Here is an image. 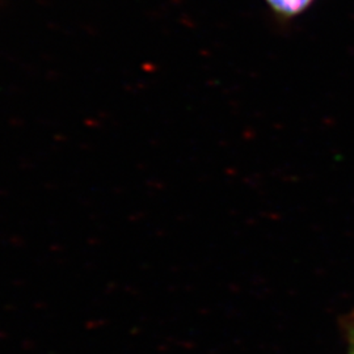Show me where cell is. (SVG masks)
<instances>
[{"instance_id": "7a4b0ae2", "label": "cell", "mask_w": 354, "mask_h": 354, "mask_svg": "<svg viewBox=\"0 0 354 354\" xmlns=\"http://www.w3.org/2000/svg\"><path fill=\"white\" fill-rule=\"evenodd\" d=\"M352 354H354V349H353V352H352Z\"/></svg>"}, {"instance_id": "6da1fadb", "label": "cell", "mask_w": 354, "mask_h": 354, "mask_svg": "<svg viewBox=\"0 0 354 354\" xmlns=\"http://www.w3.org/2000/svg\"><path fill=\"white\" fill-rule=\"evenodd\" d=\"M279 21H291L306 12L315 0H266Z\"/></svg>"}]
</instances>
